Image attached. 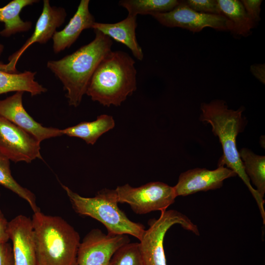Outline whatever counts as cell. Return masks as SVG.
<instances>
[{"label": "cell", "instance_id": "obj_1", "mask_svg": "<svg viewBox=\"0 0 265 265\" xmlns=\"http://www.w3.org/2000/svg\"><path fill=\"white\" fill-rule=\"evenodd\" d=\"M89 43L57 60H49L47 66L59 80L66 91L69 105L77 107L80 104L96 69L111 51V39L98 30Z\"/></svg>", "mask_w": 265, "mask_h": 265}, {"label": "cell", "instance_id": "obj_2", "mask_svg": "<svg viewBox=\"0 0 265 265\" xmlns=\"http://www.w3.org/2000/svg\"><path fill=\"white\" fill-rule=\"evenodd\" d=\"M200 109V121L212 126V132L218 137L222 145L223 155L219 159L218 166L226 165L241 178L255 199L261 215H265L264 198L252 187L237 147L236 137L244 126L242 117L244 107L241 106L237 110L230 109L224 101L216 100L209 103H202Z\"/></svg>", "mask_w": 265, "mask_h": 265}, {"label": "cell", "instance_id": "obj_3", "mask_svg": "<svg viewBox=\"0 0 265 265\" xmlns=\"http://www.w3.org/2000/svg\"><path fill=\"white\" fill-rule=\"evenodd\" d=\"M38 265H78V232L59 216L40 211L31 218Z\"/></svg>", "mask_w": 265, "mask_h": 265}, {"label": "cell", "instance_id": "obj_4", "mask_svg": "<svg viewBox=\"0 0 265 265\" xmlns=\"http://www.w3.org/2000/svg\"><path fill=\"white\" fill-rule=\"evenodd\" d=\"M134 64L127 53L111 51L96 69L86 94L104 106H120L136 89Z\"/></svg>", "mask_w": 265, "mask_h": 265}, {"label": "cell", "instance_id": "obj_5", "mask_svg": "<svg viewBox=\"0 0 265 265\" xmlns=\"http://www.w3.org/2000/svg\"><path fill=\"white\" fill-rule=\"evenodd\" d=\"M74 211L102 223L107 233L131 235L140 240L145 230L139 223L131 220L118 206L113 189L104 188L93 197H85L61 185Z\"/></svg>", "mask_w": 265, "mask_h": 265}, {"label": "cell", "instance_id": "obj_6", "mask_svg": "<svg viewBox=\"0 0 265 265\" xmlns=\"http://www.w3.org/2000/svg\"><path fill=\"white\" fill-rule=\"evenodd\" d=\"M179 224L184 229L195 235H200L198 227L185 214L176 210L161 212L158 219L148 222L139 240V247L144 265H167L163 241L167 231L174 225Z\"/></svg>", "mask_w": 265, "mask_h": 265}, {"label": "cell", "instance_id": "obj_7", "mask_svg": "<svg viewBox=\"0 0 265 265\" xmlns=\"http://www.w3.org/2000/svg\"><path fill=\"white\" fill-rule=\"evenodd\" d=\"M113 190L118 203L128 204L139 214L166 210L177 197L173 186L160 182H150L136 187L127 184Z\"/></svg>", "mask_w": 265, "mask_h": 265}, {"label": "cell", "instance_id": "obj_8", "mask_svg": "<svg viewBox=\"0 0 265 265\" xmlns=\"http://www.w3.org/2000/svg\"><path fill=\"white\" fill-rule=\"evenodd\" d=\"M151 16L164 26L181 27L193 32H200L206 27L231 32L233 27L230 21L223 15L196 12L189 7L185 1H180L169 12L155 13Z\"/></svg>", "mask_w": 265, "mask_h": 265}, {"label": "cell", "instance_id": "obj_9", "mask_svg": "<svg viewBox=\"0 0 265 265\" xmlns=\"http://www.w3.org/2000/svg\"><path fill=\"white\" fill-rule=\"evenodd\" d=\"M130 242L127 235L105 234L99 229H92L80 243L78 265H109L116 251Z\"/></svg>", "mask_w": 265, "mask_h": 265}, {"label": "cell", "instance_id": "obj_10", "mask_svg": "<svg viewBox=\"0 0 265 265\" xmlns=\"http://www.w3.org/2000/svg\"><path fill=\"white\" fill-rule=\"evenodd\" d=\"M40 142L32 135L0 116V153L15 162L42 159Z\"/></svg>", "mask_w": 265, "mask_h": 265}, {"label": "cell", "instance_id": "obj_11", "mask_svg": "<svg viewBox=\"0 0 265 265\" xmlns=\"http://www.w3.org/2000/svg\"><path fill=\"white\" fill-rule=\"evenodd\" d=\"M66 17L64 8L52 6L49 0H44L42 11L32 34L19 50L9 56V62L4 64L3 69L6 72L17 73L16 65L24 52L34 43L45 44L52 38L56 29L63 24Z\"/></svg>", "mask_w": 265, "mask_h": 265}, {"label": "cell", "instance_id": "obj_12", "mask_svg": "<svg viewBox=\"0 0 265 265\" xmlns=\"http://www.w3.org/2000/svg\"><path fill=\"white\" fill-rule=\"evenodd\" d=\"M23 92H16L3 100H0V116L25 131L39 142L63 135L62 130L46 127L36 122L25 109L23 105Z\"/></svg>", "mask_w": 265, "mask_h": 265}, {"label": "cell", "instance_id": "obj_13", "mask_svg": "<svg viewBox=\"0 0 265 265\" xmlns=\"http://www.w3.org/2000/svg\"><path fill=\"white\" fill-rule=\"evenodd\" d=\"M236 176L233 170L222 165L212 170L196 168L181 173L173 188L177 197L186 196L220 188L225 179Z\"/></svg>", "mask_w": 265, "mask_h": 265}, {"label": "cell", "instance_id": "obj_14", "mask_svg": "<svg viewBox=\"0 0 265 265\" xmlns=\"http://www.w3.org/2000/svg\"><path fill=\"white\" fill-rule=\"evenodd\" d=\"M14 265H38L31 219L20 214L8 224Z\"/></svg>", "mask_w": 265, "mask_h": 265}, {"label": "cell", "instance_id": "obj_15", "mask_svg": "<svg viewBox=\"0 0 265 265\" xmlns=\"http://www.w3.org/2000/svg\"><path fill=\"white\" fill-rule=\"evenodd\" d=\"M89 0H81L74 16L61 30L56 31L52 38L53 49L55 53L64 51L77 40L81 32L92 28L95 22L89 9Z\"/></svg>", "mask_w": 265, "mask_h": 265}, {"label": "cell", "instance_id": "obj_16", "mask_svg": "<svg viewBox=\"0 0 265 265\" xmlns=\"http://www.w3.org/2000/svg\"><path fill=\"white\" fill-rule=\"evenodd\" d=\"M136 17L128 15L123 20L113 24L95 22L92 28L100 31L110 39L126 46L133 56L141 61L143 59L144 54L136 37Z\"/></svg>", "mask_w": 265, "mask_h": 265}, {"label": "cell", "instance_id": "obj_17", "mask_svg": "<svg viewBox=\"0 0 265 265\" xmlns=\"http://www.w3.org/2000/svg\"><path fill=\"white\" fill-rule=\"evenodd\" d=\"M2 64L0 62V95L9 92H27L34 96L47 91L35 81L36 72L10 73L1 69Z\"/></svg>", "mask_w": 265, "mask_h": 265}, {"label": "cell", "instance_id": "obj_18", "mask_svg": "<svg viewBox=\"0 0 265 265\" xmlns=\"http://www.w3.org/2000/svg\"><path fill=\"white\" fill-rule=\"evenodd\" d=\"M114 126L115 121L112 116L102 114L94 121L82 122L61 130L63 135L80 138L87 144L93 145L102 135Z\"/></svg>", "mask_w": 265, "mask_h": 265}, {"label": "cell", "instance_id": "obj_19", "mask_svg": "<svg viewBox=\"0 0 265 265\" xmlns=\"http://www.w3.org/2000/svg\"><path fill=\"white\" fill-rule=\"evenodd\" d=\"M37 1L36 0H13L0 7V22L4 24V28L0 31V35L8 37L17 33L29 30L32 26L31 23L22 20L20 13L25 7Z\"/></svg>", "mask_w": 265, "mask_h": 265}, {"label": "cell", "instance_id": "obj_20", "mask_svg": "<svg viewBox=\"0 0 265 265\" xmlns=\"http://www.w3.org/2000/svg\"><path fill=\"white\" fill-rule=\"evenodd\" d=\"M221 15L227 18L232 24L233 34L248 36L256 23L246 13L241 1L238 0H217Z\"/></svg>", "mask_w": 265, "mask_h": 265}, {"label": "cell", "instance_id": "obj_21", "mask_svg": "<svg viewBox=\"0 0 265 265\" xmlns=\"http://www.w3.org/2000/svg\"><path fill=\"white\" fill-rule=\"evenodd\" d=\"M245 173L263 198L265 193V157L242 148L239 152Z\"/></svg>", "mask_w": 265, "mask_h": 265}, {"label": "cell", "instance_id": "obj_22", "mask_svg": "<svg viewBox=\"0 0 265 265\" xmlns=\"http://www.w3.org/2000/svg\"><path fill=\"white\" fill-rule=\"evenodd\" d=\"M177 0H122L120 6L126 8L128 15L136 16L138 14L152 15L169 12L179 3Z\"/></svg>", "mask_w": 265, "mask_h": 265}, {"label": "cell", "instance_id": "obj_23", "mask_svg": "<svg viewBox=\"0 0 265 265\" xmlns=\"http://www.w3.org/2000/svg\"><path fill=\"white\" fill-rule=\"evenodd\" d=\"M0 185L26 201L33 212L40 211L37 205L34 194L27 188L21 186L15 180L11 174L10 160L0 153Z\"/></svg>", "mask_w": 265, "mask_h": 265}, {"label": "cell", "instance_id": "obj_24", "mask_svg": "<svg viewBox=\"0 0 265 265\" xmlns=\"http://www.w3.org/2000/svg\"><path fill=\"white\" fill-rule=\"evenodd\" d=\"M109 265H144L138 242L127 243L113 255Z\"/></svg>", "mask_w": 265, "mask_h": 265}, {"label": "cell", "instance_id": "obj_25", "mask_svg": "<svg viewBox=\"0 0 265 265\" xmlns=\"http://www.w3.org/2000/svg\"><path fill=\"white\" fill-rule=\"evenodd\" d=\"M187 6L196 12L214 15H221L217 0H187L185 1Z\"/></svg>", "mask_w": 265, "mask_h": 265}, {"label": "cell", "instance_id": "obj_26", "mask_svg": "<svg viewBox=\"0 0 265 265\" xmlns=\"http://www.w3.org/2000/svg\"><path fill=\"white\" fill-rule=\"evenodd\" d=\"M246 13L256 23L260 20L261 0H242L240 1Z\"/></svg>", "mask_w": 265, "mask_h": 265}, {"label": "cell", "instance_id": "obj_27", "mask_svg": "<svg viewBox=\"0 0 265 265\" xmlns=\"http://www.w3.org/2000/svg\"><path fill=\"white\" fill-rule=\"evenodd\" d=\"M0 265H14L12 245L8 242L0 243Z\"/></svg>", "mask_w": 265, "mask_h": 265}, {"label": "cell", "instance_id": "obj_28", "mask_svg": "<svg viewBox=\"0 0 265 265\" xmlns=\"http://www.w3.org/2000/svg\"><path fill=\"white\" fill-rule=\"evenodd\" d=\"M8 224V221L0 209V243L8 242L9 240Z\"/></svg>", "mask_w": 265, "mask_h": 265}, {"label": "cell", "instance_id": "obj_29", "mask_svg": "<svg viewBox=\"0 0 265 265\" xmlns=\"http://www.w3.org/2000/svg\"><path fill=\"white\" fill-rule=\"evenodd\" d=\"M250 70L253 75L261 82L265 84V65L264 64H254L250 67Z\"/></svg>", "mask_w": 265, "mask_h": 265}, {"label": "cell", "instance_id": "obj_30", "mask_svg": "<svg viewBox=\"0 0 265 265\" xmlns=\"http://www.w3.org/2000/svg\"><path fill=\"white\" fill-rule=\"evenodd\" d=\"M3 48H4L2 44H0V55H1V54L3 52Z\"/></svg>", "mask_w": 265, "mask_h": 265}, {"label": "cell", "instance_id": "obj_31", "mask_svg": "<svg viewBox=\"0 0 265 265\" xmlns=\"http://www.w3.org/2000/svg\"></svg>", "mask_w": 265, "mask_h": 265}]
</instances>
